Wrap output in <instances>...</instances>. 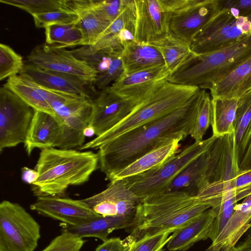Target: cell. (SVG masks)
I'll return each mask as SVG.
<instances>
[{
  "label": "cell",
  "instance_id": "cell-32",
  "mask_svg": "<svg viewBox=\"0 0 251 251\" xmlns=\"http://www.w3.org/2000/svg\"><path fill=\"white\" fill-rule=\"evenodd\" d=\"M45 29L46 44L49 45L66 48L82 45L83 35L77 23L50 25Z\"/></svg>",
  "mask_w": 251,
  "mask_h": 251
},
{
  "label": "cell",
  "instance_id": "cell-4",
  "mask_svg": "<svg viewBox=\"0 0 251 251\" xmlns=\"http://www.w3.org/2000/svg\"><path fill=\"white\" fill-rule=\"evenodd\" d=\"M251 57V34L240 41L204 54L193 52L173 72L168 81L185 86L209 89Z\"/></svg>",
  "mask_w": 251,
  "mask_h": 251
},
{
  "label": "cell",
  "instance_id": "cell-38",
  "mask_svg": "<svg viewBox=\"0 0 251 251\" xmlns=\"http://www.w3.org/2000/svg\"><path fill=\"white\" fill-rule=\"evenodd\" d=\"M211 98L205 92L198 110L194 125L190 135L198 142L203 140V137L211 123Z\"/></svg>",
  "mask_w": 251,
  "mask_h": 251
},
{
  "label": "cell",
  "instance_id": "cell-47",
  "mask_svg": "<svg viewBox=\"0 0 251 251\" xmlns=\"http://www.w3.org/2000/svg\"><path fill=\"white\" fill-rule=\"evenodd\" d=\"M250 184H251V170L238 174L235 178V189L240 188Z\"/></svg>",
  "mask_w": 251,
  "mask_h": 251
},
{
  "label": "cell",
  "instance_id": "cell-36",
  "mask_svg": "<svg viewBox=\"0 0 251 251\" xmlns=\"http://www.w3.org/2000/svg\"><path fill=\"white\" fill-rule=\"evenodd\" d=\"M32 16L35 26L39 28H45L53 25L73 24L77 23L79 20L77 13L70 8L33 14Z\"/></svg>",
  "mask_w": 251,
  "mask_h": 251
},
{
  "label": "cell",
  "instance_id": "cell-18",
  "mask_svg": "<svg viewBox=\"0 0 251 251\" xmlns=\"http://www.w3.org/2000/svg\"><path fill=\"white\" fill-rule=\"evenodd\" d=\"M19 75L50 89L93 100L87 87L89 84L75 76L44 70L29 63H25Z\"/></svg>",
  "mask_w": 251,
  "mask_h": 251
},
{
  "label": "cell",
  "instance_id": "cell-15",
  "mask_svg": "<svg viewBox=\"0 0 251 251\" xmlns=\"http://www.w3.org/2000/svg\"><path fill=\"white\" fill-rule=\"evenodd\" d=\"M91 102L92 111L88 125L94 127L96 137L116 126L138 105L119 97L109 86L101 90Z\"/></svg>",
  "mask_w": 251,
  "mask_h": 251
},
{
  "label": "cell",
  "instance_id": "cell-37",
  "mask_svg": "<svg viewBox=\"0 0 251 251\" xmlns=\"http://www.w3.org/2000/svg\"><path fill=\"white\" fill-rule=\"evenodd\" d=\"M24 64L20 54L9 46L0 44V80L19 74Z\"/></svg>",
  "mask_w": 251,
  "mask_h": 251
},
{
  "label": "cell",
  "instance_id": "cell-26",
  "mask_svg": "<svg viewBox=\"0 0 251 251\" xmlns=\"http://www.w3.org/2000/svg\"><path fill=\"white\" fill-rule=\"evenodd\" d=\"M180 140H174L141 156L118 172L111 181L136 176L158 167L179 151Z\"/></svg>",
  "mask_w": 251,
  "mask_h": 251
},
{
  "label": "cell",
  "instance_id": "cell-51",
  "mask_svg": "<svg viewBox=\"0 0 251 251\" xmlns=\"http://www.w3.org/2000/svg\"><path fill=\"white\" fill-rule=\"evenodd\" d=\"M220 251H238L236 246H226L223 247Z\"/></svg>",
  "mask_w": 251,
  "mask_h": 251
},
{
  "label": "cell",
  "instance_id": "cell-49",
  "mask_svg": "<svg viewBox=\"0 0 251 251\" xmlns=\"http://www.w3.org/2000/svg\"><path fill=\"white\" fill-rule=\"evenodd\" d=\"M236 247L238 251H251V233L243 242Z\"/></svg>",
  "mask_w": 251,
  "mask_h": 251
},
{
  "label": "cell",
  "instance_id": "cell-44",
  "mask_svg": "<svg viewBox=\"0 0 251 251\" xmlns=\"http://www.w3.org/2000/svg\"><path fill=\"white\" fill-rule=\"evenodd\" d=\"M222 7L232 8L242 13L251 11V0H221Z\"/></svg>",
  "mask_w": 251,
  "mask_h": 251
},
{
  "label": "cell",
  "instance_id": "cell-50",
  "mask_svg": "<svg viewBox=\"0 0 251 251\" xmlns=\"http://www.w3.org/2000/svg\"><path fill=\"white\" fill-rule=\"evenodd\" d=\"M83 133L85 137H91L93 136L94 134L95 135V130L92 126L88 125L84 129Z\"/></svg>",
  "mask_w": 251,
  "mask_h": 251
},
{
  "label": "cell",
  "instance_id": "cell-16",
  "mask_svg": "<svg viewBox=\"0 0 251 251\" xmlns=\"http://www.w3.org/2000/svg\"><path fill=\"white\" fill-rule=\"evenodd\" d=\"M31 210L62 224L76 226L100 216L94 212L82 200L64 196H39L30 206Z\"/></svg>",
  "mask_w": 251,
  "mask_h": 251
},
{
  "label": "cell",
  "instance_id": "cell-1",
  "mask_svg": "<svg viewBox=\"0 0 251 251\" xmlns=\"http://www.w3.org/2000/svg\"><path fill=\"white\" fill-rule=\"evenodd\" d=\"M205 92L200 89L173 112L102 145L98 152L99 168L106 179L110 181L120 171L154 149L190 135Z\"/></svg>",
  "mask_w": 251,
  "mask_h": 251
},
{
  "label": "cell",
  "instance_id": "cell-12",
  "mask_svg": "<svg viewBox=\"0 0 251 251\" xmlns=\"http://www.w3.org/2000/svg\"><path fill=\"white\" fill-rule=\"evenodd\" d=\"M27 63L41 69L75 76L93 83L99 74L84 62L75 58L70 50L47 44L38 45L27 56Z\"/></svg>",
  "mask_w": 251,
  "mask_h": 251
},
{
  "label": "cell",
  "instance_id": "cell-3",
  "mask_svg": "<svg viewBox=\"0 0 251 251\" xmlns=\"http://www.w3.org/2000/svg\"><path fill=\"white\" fill-rule=\"evenodd\" d=\"M99 167L98 153L55 148L41 150L35 166L38 177L34 195L64 196L68 188L87 182Z\"/></svg>",
  "mask_w": 251,
  "mask_h": 251
},
{
  "label": "cell",
  "instance_id": "cell-9",
  "mask_svg": "<svg viewBox=\"0 0 251 251\" xmlns=\"http://www.w3.org/2000/svg\"><path fill=\"white\" fill-rule=\"evenodd\" d=\"M224 136L192 161L173 179L164 193L182 192L197 196L209 183L218 181Z\"/></svg>",
  "mask_w": 251,
  "mask_h": 251
},
{
  "label": "cell",
  "instance_id": "cell-34",
  "mask_svg": "<svg viewBox=\"0 0 251 251\" xmlns=\"http://www.w3.org/2000/svg\"><path fill=\"white\" fill-rule=\"evenodd\" d=\"M77 59L87 64L98 75L105 73L109 68L112 56L101 50H98L91 45H84L70 50Z\"/></svg>",
  "mask_w": 251,
  "mask_h": 251
},
{
  "label": "cell",
  "instance_id": "cell-30",
  "mask_svg": "<svg viewBox=\"0 0 251 251\" xmlns=\"http://www.w3.org/2000/svg\"><path fill=\"white\" fill-rule=\"evenodd\" d=\"M238 100L211 98V125L213 135L222 136L234 131Z\"/></svg>",
  "mask_w": 251,
  "mask_h": 251
},
{
  "label": "cell",
  "instance_id": "cell-43",
  "mask_svg": "<svg viewBox=\"0 0 251 251\" xmlns=\"http://www.w3.org/2000/svg\"><path fill=\"white\" fill-rule=\"evenodd\" d=\"M136 240L130 234L124 239L119 237L107 239L99 245L95 251H129Z\"/></svg>",
  "mask_w": 251,
  "mask_h": 251
},
{
  "label": "cell",
  "instance_id": "cell-27",
  "mask_svg": "<svg viewBox=\"0 0 251 251\" xmlns=\"http://www.w3.org/2000/svg\"><path fill=\"white\" fill-rule=\"evenodd\" d=\"M3 86L15 93L34 110L55 116L48 101L46 87L20 75L8 78Z\"/></svg>",
  "mask_w": 251,
  "mask_h": 251
},
{
  "label": "cell",
  "instance_id": "cell-40",
  "mask_svg": "<svg viewBox=\"0 0 251 251\" xmlns=\"http://www.w3.org/2000/svg\"><path fill=\"white\" fill-rule=\"evenodd\" d=\"M86 242L69 232H62L41 251H80Z\"/></svg>",
  "mask_w": 251,
  "mask_h": 251
},
{
  "label": "cell",
  "instance_id": "cell-48",
  "mask_svg": "<svg viewBox=\"0 0 251 251\" xmlns=\"http://www.w3.org/2000/svg\"><path fill=\"white\" fill-rule=\"evenodd\" d=\"M38 177V172L36 170L27 167H24L22 169V178L25 182L32 185L36 181Z\"/></svg>",
  "mask_w": 251,
  "mask_h": 251
},
{
  "label": "cell",
  "instance_id": "cell-11",
  "mask_svg": "<svg viewBox=\"0 0 251 251\" xmlns=\"http://www.w3.org/2000/svg\"><path fill=\"white\" fill-rule=\"evenodd\" d=\"M221 8L220 0H193L189 5L170 14L169 35L190 46Z\"/></svg>",
  "mask_w": 251,
  "mask_h": 251
},
{
  "label": "cell",
  "instance_id": "cell-22",
  "mask_svg": "<svg viewBox=\"0 0 251 251\" xmlns=\"http://www.w3.org/2000/svg\"><path fill=\"white\" fill-rule=\"evenodd\" d=\"M251 194L237 204L233 214L214 241L205 251H220L224 246H235L242 235L251 227Z\"/></svg>",
  "mask_w": 251,
  "mask_h": 251
},
{
  "label": "cell",
  "instance_id": "cell-7",
  "mask_svg": "<svg viewBox=\"0 0 251 251\" xmlns=\"http://www.w3.org/2000/svg\"><path fill=\"white\" fill-rule=\"evenodd\" d=\"M251 34V11L222 7L195 37L190 48L196 54L211 53L231 46Z\"/></svg>",
  "mask_w": 251,
  "mask_h": 251
},
{
  "label": "cell",
  "instance_id": "cell-10",
  "mask_svg": "<svg viewBox=\"0 0 251 251\" xmlns=\"http://www.w3.org/2000/svg\"><path fill=\"white\" fill-rule=\"evenodd\" d=\"M35 110L11 91L0 88V152L25 142Z\"/></svg>",
  "mask_w": 251,
  "mask_h": 251
},
{
  "label": "cell",
  "instance_id": "cell-20",
  "mask_svg": "<svg viewBox=\"0 0 251 251\" xmlns=\"http://www.w3.org/2000/svg\"><path fill=\"white\" fill-rule=\"evenodd\" d=\"M219 208V205L211 207L175 230L167 244L168 249L186 251L196 242L209 238L210 228Z\"/></svg>",
  "mask_w": 251,
  "mask_h": 251
},
{
  "label": "cell",
  "instance_id": "cell-21",
  "mask_svg": "<svg viewBox=\"0 0 251 251\" xmlns=\"http://www.w3.org/2000/svg\"><path fill=\"white\" fill-rule=\"evenodd\" d=\"M135 0H129L126 6L91 46L109 55H121L126 45L123 35L127 29L135 27Z\"/></svg>",
  "mask_w": 251,
  "mask_h": 251
},
{
  "label": "cell",
  "instance_id": "cell-13",
  "mask_svg": "<svg viewBox=\"0 0 251 251\" xmlns=\"http://www.w3.org/2000/svg\"><path fill=\"white\" fill-rule=\"evenodd\" d=\"M170 72L165 65L123 75L109 86L123 99L139 104L168 79Z\"/></svg>",
  "mask_w": 251,
  "mask_h": 251
},
{
  "label": "cell",
  "instance_id": "cell-31",
  "mask_svg": "<svg viewBox=\"0 0 251 251\" xmlns=\"http://www.w3.org/2000/svg\"><path fill=\"white\" fill-rule=\"evenodd\" d=\"M148 44L156 47L159 50L170 74L192 53L189 46L170 35Z\"/></svg>",
  "mask_w": 251,
  "mask_h": 251
},
{
  "label": "cell",
  "instance_id": "cell-52",
  "mask_svg": "<svg viewBox=\"0 0 251 251\" xmlns=\"http://www.w3.org/2000/svg\"><path fill=\"white\" fill-rule=\"evenodd\" d=\"M250 225H251V227H250V228L249 229V230H251V222H250Z\"/></svg>",
  "mask_w": 251,
  "mask_h": 251
},
{
  "label": "cell",
  "instance_id": "cell-41",
  "mask_svg": "<svg viewBox=\"0 0 251 251\" xmlns=\"http://www.w3.org/2000/svg\"><path fill=\"white\" fill-rule=\"evenodd\" d=\"M112 60L108 69L104 73L98 75L93 84L99 90L108 87L112 82L118 80L124 73L121 55H111Z\"/></svg>",
  "mask_w": 251,
  "mask_h": 251
},
{
  "label": "cell",
  "instance_id": "cell-8",
  "mask_svg": "<svg viewBox=\"0 0 251 251\" xmlns=\"http://www.w3.org/2000/svg\"><path fill=\"white\" fill-rule=\"evenodd\" d=\"M40 226L20 204L0 203V251H34L40 239Z\"/></svg>",
  "mask_w": 251,
  "mask_h": 251
},
{
  "label": "cell",
  "instance_id": "cell-33",
  "mask_svg": "<svg viewBox=\"0 0 251 251\" xmlns=\"http://www.w3.org/2000/svg\"><path fill=\"white\" fill-rule=\"evenodd\" d=\"M237 202L236 189L228 190L222 194L218 212L209 233V238L212 242L218 237L231 218Z\"/></svg>",
  "mask_w": 251,
  "mask_h": 251
},
{
  "label": "cell",
  "instance_id": "cell-46",
  "mask_svg": "<svg viewBox=\"0 0 251 251\" xmlns=\"http://www.w3.org/2000/svg\"><path fill=\"white\" fill-rule=\"evenodd\" d=\"M238 169V174L251 170V135Z\"/></svg>",
  "mask_w": 251,
  "mask_h": 251
},
{
  "label": "cell",
  "instance_id": "cell-39",
  "mask_svg": "<svg viewBox=\"0 0 251 251\" xmlns=\"http://www.w3.org/2000/svg\"><path fill=\"white\" fill-rule=\"evenodd\" d=\"M129 0H87L90 7L111 23L126 6Z\"/></svg>",
  "mask_w": 251,
  "mask_h": 251
},
{
  "label": "cell",
  "instance_id": "cell-28",
  "mask_svg": "<svg viewBox=\"0 0 251 251\" xmlns=\"http://www.w3.org/2000/svg\"><path fill=\"white\" fill-rule=\"evenodd\" d=\"M67 5L79 16L77 25L83 35L81 46L93 45L111 24L93 10L87 0H67Z\"/></svg>",
  "mask_w": 251,
  "mask_h": 251
},
{
  "label": "cell",
  "instance_id": "cell-29",
  "mask_svg": "<svg viewBox=\"0 0 251 251\" xmlns=\"http://www.w3.org/2000/svg\"><path fill=\"white\" fill-rule=\"evenodd\" d=\"M233 128L235 154L239 167L251 135V90L238 100Z\"/></svg>",
  "mask_w": 251,
  "mask_h": 251
},
{
  "label": "cell",
  "instance_id": "cell-14",
  "mask_svg": "<svg viewBox=\"0 0 251 251\" xmlns=\"http://www.w3.org/2000/svg\"><path fill=\"white\" fill-rule=\"evenodd\" d=\"M82 200L97 214L110 217L134 214L140 201L127 187L125 179L111 181L103 191Z\"/></svg>",
  "mask_w": 251,
  "mask_h": 251
},
{
  "label": "cell",
  "instance_id": "cell-5",
  "mask_svg": "<svg viewBox=\"0 0 251 251\" xmlns=\"http://www.w3.org/2000/svg\"><path fill=\"white\" fill-rule=\"evenodd\" d=\"M200 88L166 81L116 126L84 144L80 151L98 150L103 144L132 129L160 118L186 103Z\"/></svg>",
  "mask_w": 251,
  "mask_h": 251
},
{
  "label": "cell",
  "instance_id": "cell-2",
  "mask_svg": "<svg viewBox=\"0 0 251 251\" xmlns=\"http://www.w3.org/2000/svg\"><path fill=\"white\" fill-rule=\"evenodd\" d=\"M213 207L210 202L182 192L148 197L137 205L133 223L128 230L136 240L158 233H173Z\"/></svg>",
  "mask_w": 251,
  "mask_h": 251
},
{
  "label": "cell",
  "instance_id": "cell-25",
  "mask_svg": "<svg viewBox=\"0 0 251 251\" xmlns=\"http://www.w3.org/2000/svg\"><path fill=\"white\" fill-rule=\"evenodd\" d=\"M125 74L165 64L163 57L155 47L132 41L126 44L121 55Z\"/></svg>",
  "mask_w": 251,
  "mask_h": 251
},
{
  "label": "cell",
  "instance_id": "cell-23",
  "mask_svg": "<svg viewBox=\"0 0 251 251\" xmlns=\"http://www.w3.org/2000/svg\"><path fill=\"white\" fill-rule=\"evenodd\" d=\"M134 216V214L126 217L100 216L82 225L71 226L62 223L60 226L62 232H68L82 238L96 237L104 241L115 230L128 229L133 223Z\"/></svg>",
  "mask_w": 251,
  "mask_h": 251
},
{
  "label": "cell",
  "instance_id": "cell-42",
  "mask_svg": "<svg viewBox=\"0 0 251 251\" xmlns=\"http://www.w3.org/2000/svg\"><path fill=\"white\" fill-rule=\"evenodd\" d=\"M171 233L169 231L145 236L136 240L129 251H163Z\"/></svg>",
  "mask_w": 251,
  "mask_h": 251
},
{
  "label": "cell",
  "instance_id": "cell-17",
  "mask_svg": "<svg viewBox=\"0 0 251 251\" xmlns=\"http://www.w3.org/2000/svg\"><path fill=\"white\" fill-rule=\"evenodd\" d=\"M134 41L150 44L169 35L170 14L160 0H135Z\"/></svg>",
  "mask_w": 251,
  "mask_h": 251
},
{
  "label": "cell",
  "instance_id": "cell-45",
  "mask_svg": "<svg viewBox=\"0 0 251 251\" xmlns=\"http://www.w3.org/2000/svg\"><path fill=\"white\" fill-rule=\"evenodd\" d=\"M193 0H160L165 9L169 13L179 10L189 5Z\"/></svg>",
  "mask_w": 251,
  "mask_h": 251
},
{
  "label": "cell",
  "instance_id": "cell-35",
  "mask_svg": "<svg viewBox=\"0 0 251 251\" xmlns=\"http://www.w3.org/2000/svg\"><path fill=\"white\" fill-rule=\"evenodd\" d=\"M1 3L13 6L33 14L69 8L67 0H0Z\"/></svg>",
  "mask_w": 251,
  "mask_h": 251
},
{
  "label": "cell",
  "instance_id": "cell-6",
  "mask_svg": "<svg viewBox=\"0 0 251 251\" xmlns=\"http://www.w3.org/2000/svg\"><path fill=\"white\" fill-rule=\"evenodd\" d=\"M219 136L210 137L180 150L160 166L125 178L129 189L140 201L164 193L173 179L192 161L213 146Z\"/></svg>",
  "mask_w": 251,
  "mask_h": 251
},
{
  "label": "cell",
  "instance_id": "cell-19",
  "mask_svg": "<svg viewBox=\"0 0 251 251\" xmlns=\"http://www.w3.org/2000/svg\"><path fill=\"white\" fill-rule=\"evenodd\" d=\"M62 135V126L55 116L35 110L25 144L30 155L35 149L58 148Z\"/></svg>",
  "mask_w": 251,
  "mask_h": 251
},
{
  "label": "cell",
  "instance_id": "cell-24",
  "mask_svg": "<svg viewBox=\"0 0 251 251\" xmlns=\"http://www.w3.org/2000/svg\"><path fill=\"white\" fill-rule=\"evenodd\" d=\"M213 99H239L251 90V57L209 88Z\"/></svg>",
  "mask_w": 251,
  "mask_h": 251
}]
</instances>
